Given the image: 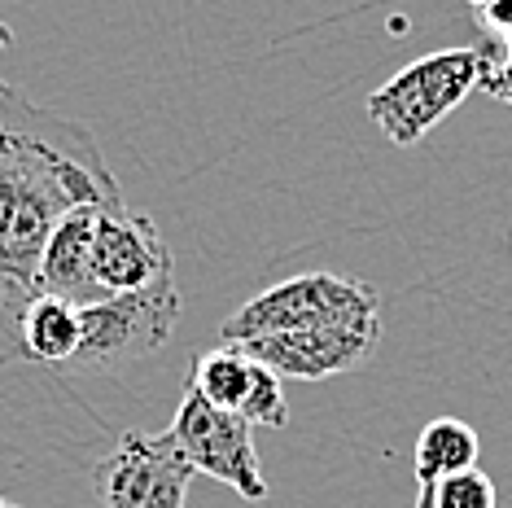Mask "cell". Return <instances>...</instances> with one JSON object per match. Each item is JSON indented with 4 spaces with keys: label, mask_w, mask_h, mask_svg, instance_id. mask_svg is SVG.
Listing matches in <instances>:
<instances>
[{
    "label": "cell",
    "mask_w": 512,
    "mask_h": 508,
    "mask_svg": "<svg viewBox=\"0 0 512 508\" xmlns=\"http://www.w3.org/2000/svg\"><path fill=\"white\" fill-rule=\"evenodd\" d=\"M123 202L97 136L0 84V364L22 360L18 325L40 294V259L75 206Z\"/></svg>",
    "instance_id": "6da1fadb"
},
{
    "label": "cell",
    "mask_w": 512,
    "mask_h": 508,
    "mask_svg": "<svg viewBox=\"0 0 512 508\" xmlns=\"http://www.w3.org/2000/svg\"><path fill=\"white\" fill-rule=\"evenodd\" d=\"M495 66H499L495 44H464V49L425 53L372 92L368 119L386 132L390 145L412 149V145H421L469 92L482 88Z\"/></svg>",
    "instance_id": "7a4b0ae2"
},
{
    "label": "cell",
    "mask_w": 512,
    "mask_h": 508,
    "mask_svg": "<svg viewBox=\"0 0 512 508\" xmlns=\"http://www.w3.org/2000/svg\"><path fill=\"white\" fill-rule=\"evenodd\" d=\"M381 329L377 290L355 276L337 272H302L281 285H267L250 303H241L224 320V342H254L267 333H294V329Z\"/></svg>",
    "instance_id": "3957f363"
},
{
    "label": "cell",
    "mask_w": 512,
    "mask_h": 508,
    "mask_svg": "<svg viewBox=\"0 0 512 508\" xmlns=\"http://www.w3.org/2000/svg\"><path fill=\"white\" fill-rule=\"evenodd\" d=\"M176 320H180V294L171 276L149 285V290L110 294L101 303H88L79 307V351L66 368L110 373V368L136 364L171 342Z\"/></svg>",
    "instance_id": "277c9868"
},
{
    "label": "cell",
    "mask_w": 512,
    "mask_h": 508,
    "mask_svg": "<svg viewBox=\"0 0 512 508\" xmlns=\"http://www.w3.org/2000/svg\"><path fill=\"white\" fill-rule=\"evenodd\" d=\"M167 434L176 438V447L193 465V473L224 482V487H232L250 504L267 500V478L259 465V447H254V425L241 421L237 412L215 408L211 399L197 395L189 381H184V399Z\"/></svg>",
    "instance_id": "5b68a950"
},
{
    "label": "cell",
    "mask_w": 512,
    "mask_h": 508,
    "mask_svg": "<svg viewBox=\"0 0 512 508\" xmlns=\"http://www.w3.org/2000/svg\"><path fill=\"white\" fill-rule=\"evenodd\" d=\"M189 482L193 465L167 430L123 434L92 469V491L106 508H184Z\"/></svg>",
    "instance_id": "8992f818"
},
{
    "label": "cell",
    "mask_w": 512,
    "mask_h": 508,
    "mask_svg": "<svg viewBox=\"0 0 512 508\" xmlns=\"http://www.w3.org/2000/svg\"><path fill=\"white\" fill-rule=\"evenodd\" d=\"M92 272L106 294H136L171 276V250L162 241L149 211H132L127 202H110L97 211L92 241Z\"/></svg>",
    "instance_id": "52a82bcc"
},
{
    "label": "cell",
    "mask_w": 512,
    "mask_h": 508,
    "mask_svg": "<svg viewBox=\"0 0 512 508\" xmlns=\"http://www.w3.org/2000/svg\"><path fill=\"white\" fill-rule=\"evenodd\" d=\"M189 386L202 399H211L215 408L237 412L250 425H272V430L289 425L281 377L254 360V355H246V346H237V342H224L215 351L197 355L189 368Z\"/></svg>",
    "instance_id": "ba28073f"
},
{
    "label": "cell",
    "mask_w": 512,
    "mask_h": 508,
    "mask_svg": "<svg viewBox=\"0 0 512 508\" xmlns=\"http://www.w3.org/2000/svg\"><path fill=\"white\" fill-rule=\"evenodd\" d=\"M381 329H294V333H267L246 346V355H254L259 364H267L276 377H294V381H324L337 373H351L377 351Z\"/></svg>",
    "instance_id": "9c48e42d"
},
{
    "label": "cell",
    "mask_w": 512,
    "mask_h": 508,
    "mask_svg": "<svg viewBox=\"0 0 512 508\" xmlns=\"http://www.w3.org/2000/svg\"><path fill=\"white\" fill-rule=\"evenodd\" d=\"M97 211L101 206H75V211L53 228L49 246H44V259H40V294H57V298H66V303H75V307H88V303L110 298L97 285V272H92Z\"/></svg>",
    "instance_id": "30bf717a"
},
{
    "label": "cell",
    "mask_w": 512,
    "mask_h": 508,
    "mask_svg": "<svg viewBox=\"0 0 512 508\" xmlns=\"http://www.w3.org/2000/svg\"><path fill=\"white\" fill-rule=\"evenodd\" d=\"M18 342H22V360L66 368L79 351V307L57 294H36L22 311Z\"/></svg>",
    "instance_id": "8fae6325"
},
{
    "label": "cell",
    "mask_w": 512,
    "mask_h": 508,
    "mask_svg": "<svg viewBox=\"0 0 512 508\" xmlns=\"http://www.w3.org/2000/svg\"><path fill=\"white\" fill-rule=\"evenodd\" d=\"M477 456H482V443H477L473 425H464L460 417H434L421 430L416 452H412L416 487H429V482L451 478V473L477 469Z\"/></svg>",
    "instance_id": "7c38bea8"
},
{
    "label": "cell",
    "mask_w": 512,
    "mask_h": 508,
    "mask_svg": "<svg viewBox=\"0 0 512 508\" xmlns=\"http://www.w3.org/2000/svg\"><path fill=\"white\" fill-rule=\"evenodd\" d=\"M416 508H495V482L482 469H464L416 487Z\"/></svg>",
    "instance_id": "4fadbf2b"
},
{
    "label": "cell",
    "mask_w": 512,
    "mask_h": 508,
    "mask_svg": "<svg viewBox=\"0 0 512 508\" xmlns=\"http://www.w3.org/2000/svg\"><path fill=\"white\" fill-rule=\"evenodd\" d=\"M473 14L482 18V27L491 31V36H499V40L512 31V0H486V5H477Z\"/></svg>",
    "instance_id": "5bb4252c"
},
{
    "label": "cell",
    "mask_w": 512,
    "mask_h": 508,
    "mask_svg": "<svg viewBox=\"0 0 512 508\" xmlns=\"http://www.w3.org/2000/svg\"><path fill=\"white\" fill-rule=\"evenodd\" d=\"M482 92H486V97H495V101H504V106H512V62H508V57L495 66L491 75H486Z\"/></svg>",
    "instance_id": "9a60e30c"
},
{
    "label": "cell",
    "mask_w": 512,
    "mask_h": 508,
    "mask_svg": "<svg viewBox=\"0 0 512 508\" xmlns=\"http://www.w3.org/2000/svg\"><path fill=\"white\" fill-rule=\"evenodd\" d=\"M9 44H14V27H9V22H0V49H9Z\"/></svg>",
    "instance_id": "2e32d148"
},
{
    "label": "cell",
    "mask_w": 512,
    "mask_h": 508,
    "mask_svg": "<svg viewBox=\"0 0 512 508\" xmlns=\"http://www.w3.org/2000/svg\"><path fill=\"white\" fill-rule=\"evenodd\" d=\"M504 49H508V62H512V31H508V36H504Z\"/></svg>",
    "instance_id": "e0dca14e"
},
{
    "label": "cell",
    "mask_w": 512,
    "mask_h": 508,
    "mask_svg": "<svg viewBox=\"0 0 512 508\" xmlns=\"http://www.w3.org/2000/svg\"><path fill=\"white\" fill-rule=\"evenodd\" d=\"M0 508H18V504H14V500H5V495H0Z\"/></svg>",
    "instance_id": "ac0fdd59"
},
{
    "label": "cell",
    "mask_w": 512,
    "mask_h": 508,
    "mask_svg": "<svg viewBox=\"0 0 512 508\" xmlns=\"http://www.w3.org/2000/svg\"><path fill=\"white\" fill-rule=\"evenodd\" d=\"M469 5H473V9H477V5H486V0H469Z\"/></svg>",
    "instance_id": "d6986e66"
}]
</instances>
